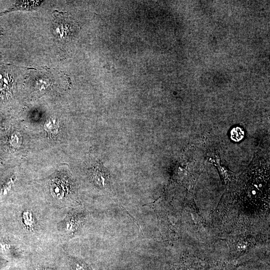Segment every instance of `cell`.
Returning <instances> with one entry per match:
<instances>
[{
    "label": "cell",
    "instance_id": "1",
    "mask_svg": "<svg viewBox=\"0 0 270 270\" xmlns=\"http://www.w3.org/2000/svg\"><path fill=\"white\" fill-rule=\"evenodd\" d=\"M75 25V23L73 22H70V20L57 19L54 25V33L60 39H66L68 36H72L75 32L74 30Z\"/></svg>",
    "mask_w": 270,
    "mask_h": 270
},
{
    "label": "cell",
    "instance_id": "2",
    "mask_svg": "<svg viewBox=\"0 0 270 270\" xmlns=\"http://www.w3.org/2000/svg\"><path fill=\"white\" fill-rule=\"evenodd\" d=\"M51 194L55 197L61 199L64 196L65 188L63 184L59 181L55 182L51 185Z\"/></svg>",
    "mask_w": 270,
    "mask_h": 270
},
{
    "label": "cell",
    "instance_id": "3",
    "mask_svg": "<svg viewBox=\"0 0 270 270\" xmlns=\"http://www.w3.org/2000/svg\"><path fill=\"white\" fill-rule=\"evenodd\" d=\"M45 129L50 134H57L59 130V123L56 119L50 118L45 124Z\"/></svg>",
    "mask_w": 270,
    "mask_h": 270
},
{
    "label": "cell",
    "instance_id": "4",
    "mask_svg": "<svg viewBox=\"0 0 270 270\" xmlns=\"http://www.w3.org/2000/svg\"><path fill=\"white\" fill-rule=\"evenodd\" d=\"M24 219H25V224L29 225L31 226V224H32V217H31V215L30 216H26L24 215Z\"/></svg>",
    "mask_w": 270,
    "mask_h": 270
}]
</instances>
